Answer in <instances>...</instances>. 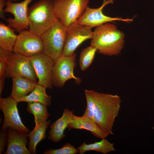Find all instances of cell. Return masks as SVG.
Here are the masks:
<instances>
[{
    "instance_id": "1",
    "label": "cell",
    "mask_w": 154,
    "mask_h": 154,
    "mask_svg": "<svg viewBox=\"0 0 154 154\" xmlns=\"http://www.w3.org/2000/svg\"><path fill=\"white\" fill-rule=\"evenodd\" d=\"M87 90L94 103V121L104 130L113 134L114 124L121 108L120 97L117 95Z\"/></svg>"
},
{
    "instance_id": "2",
    "label": "cell",
    "mask_w": 154,
    "mask_h": 154,
    "mask_svg": "<svg viewBox=\"0 0 154 154\" xmlns=\"http://www.w3.org/2000/svg\"><path fill=\"white\" fill-rule=\"evenodd\" d=\"M124 35L114 25L106 23L96 27L90 45L99 53L111 56L118 54L123 45Z\"/></svg>"
},
{
    "instance_id": "3",
    "label": "cell",
    "mask_w": 154,
    "mask_h": 154,
    "mask_svg": "<svg viewBox=\"0 0 154 154\" xmlns=\"http://www.w3.org/2000/svg\"><path fill=\"white\" fill-rule=\"evenodd\" d=\"M29 29L41 36L58 19L56 15L53 0H40L28 8Z\"/></svg>"
},
{
    "instance_id": "4",
    "label": "cell",
    "mask_w": 154,
    "mask_h": 154,
    "mask_svg": "<svg viewBox=\"0 0 154 154\" xmlns=\"http://www.w3.org/2000/svg\"><path fill=\"white\" fill-rule=\"evenodd\" d=\"M66 28L59 19L41 36L43 52L54 62L61 55L65 43Z\"/></svg>"
},
{
    "instance_id": "5",
    "label": "cell",
    "mask_w": 154,
    "mask_h": 154,
    "mask_svg": "<svg viewBox=\"0 0 154 154\" xmlns=\"http://www.w3.org/2000/svg\"><path fill=\"white\" fill-rule=\"evenodd\" d=\"M58 19L67 28L76 22L88 7L89 0H53Z\"/></svg>"
},
{
    "instance_id": "6",
    "label": "cell",
    "mask_w": 154,
    "mask_h": 154,
    "mask_svg": "<svg viewBox=\"0 0 154 154\" xmlns=\"http://www.w3.org/2000/svg\"><path fill=\"white\" fill-rule=\"evenodd\" d=\"M6 78L21 76L37 83V78L29 57L12 52L7 61L5 73Z\"/></svg>"
},
{
    "instance_id": "7",
    "label": "cell",
    "mask_w": 154,
    "mask_h": 154,
    "mask_svg": "<svg viewBox=\"0 0 154 154\" xmlns=\"http://www.w3.org/2000/svg\"><path fill=\"white\" fill-rule=\"evenodd\" d=\"M76 54L70 56L61 55L54 62L52 74L53 86L62 88L67 80L72 79L77 84L81 82V79L76 76L74 70L76 66Z\"/></svg>"
},
{
    "instance_id": "8",
    "label": "cell",
    "mask_w": 154,
    "mask_h": 154,
    "mask_svg": "<svg viewBox=\"0 0 154 154\" xmlns=\"http://www.w3.org/2000/svg\"><path fill=\"white\" fill-rule=\"evenodd\" d=\"M92 29L76 22L66 28V40L61 55L68 56L75 54V50L82 43L92 38L93 35Z\"/></svg>"
},
{
    "instance_id": "9",
    "label": "cell",
    "mask_w": 154,
    "mask_h": 154,
    "mask_svg": "<svg viewBox=\"0 0 154 154\" xmlns=\"http://www.w3.org/2000/svg\"><path fill=\"white\" fill-rule=\"evenodd\" d=\"M17 103L16 100L10 97L4 98L0 97V108L4 117L1 130L10 128L21 133H28L30 131L22 121L19 113Z\"/></svg>"
},
{
    "instance_id": "10",
    "label": "cell",
    "mask_w": 154,
    "mask_h": 154,
    "mask_svg": "<svg viewBox=\"0 0 154 154\" xmlns=\"http://www.w3.org/2000/svg\"><path fill=\"white\" fill-rule=\"evenodd\" d=\"M43 47L41 36L24 30L19 32L13 52L31 57L43 52Z\"/></svg>"
},
{
    "instance_id": "11",
    "label": "cell",
    "mask_w": 154,
    "mask_h": 154,
    "mask_svg": "<svg viewBox=\"0 0 154 154\" xmlns=\"http://www.w3.org/2000/svg\"><path fill=\"white\" fill-rule=\"evenodd\" d=\"M33 0H24L19 3H14L6 0L4 13H9L14 16L13 18L7 19L8 26L16 29L19 33L29 28L28 6Z\"/></svg>"
},
{
    "instance_id": "12",
    "label": "cell",
    "mask_w": 154,
    "mask_h": 154,
    "mask_svg": "<svg viewBox=\"0 0 154 154\" xmlns=\"http://www.w3.org/2000/svg\"><path fill=\"white\" fill-rule=\"evenodd\" d=\"M113 0H104L101 6L96 8L87 7L85 11L77 21L76 22L82 25L88 26L92 28L108 22L119 21L125 22L132 21V19H123L120 17H112L104 14L103 10L107 4L112 3Z\"/></svg>"
},
{
    "instance_id": "13",
    "label": "cell",
    "mask_w": 154,
    "mask_h": 154,
    "mask_svg": "<svg viewBox=\"0 0 154 154\" xmlns=\"http://www.w3.org/2000/svg\"><path fill=\"white\" fill-rule=\"evenodd\" d=\"M38 81L46 88H53L52 74L54 62L43 52L29 57Z\"/></svg>"
},
{
    "instance_id": "14",
    "label": "cell",
    "mask_w": 154,
    "mask_h": 154,
    "mask_svg": "<svg viewBox=\"0 0 154 154\" xmlns=\"http://www.w3.org/2000/svg\"><path fill=\"white\" fill-rule=\"evenodd\" d=\"M29 138L27 133L15 129L7 130V148L5 154H31L26 147Z\"/></svg>"
},
{
    "instance_id": "15",
    "label": "cell",
    "mask_w": 154,
    "mask_h": 154,
    "mask_svg": "<svg viewBox=\"0 0 154 154\" xmlns=\"http://www.w3.org/2000/svg\"><path fill=\"white\" fill-rule=\"evenodd\" d=\"M67 128L69 130L76 129L89 131L94 136L101 139L106 138L110 134L101 128L94 121L83 116H78L73 114L72 121Z\"/></svg>"
},
{
    "instance_id": "16",
    "label": "cell",
    "mask_w": 154,
    "mask_h": 154,
    "mask_svg": "<svg viewBox=\"0 0 154 154\" xmlns=\"http://www.w3.org/2000/svg\"><path fill=\"white\" fill-rule=\"evenodd\" d=\"M73 112L66 108L64 110L62 117L50 126L48 138L54 143L59 142L66 135L64 131L72 121Z\"/></svg>"
},
{
    "instance_id": "17",
    "label": "cell",
    "mask_w": 154,
    "mask_h": 154,
    "mask_svg": "<svg viewBox=\"0 0 154 154\" xmlns=\"http://www.w3.org/2000/svg\"><path fill=\"white\" fill-rule=\"evenodd\" d=\"M12 78V90L9 97L16 100L31 92L37 84L21 76L16 77Z\"/></svg>"
},
{
    "instance_id": "18",
    "label": "cell",
    "mask_w": 154,
    "mask_h": 154,
    "mask_svg": "<svg viewBox=\"0 0 154 154\" xmlns=\"http://www.w3.org/2000/svg\"><path fill=\"white\" fill-rule=\"evenodd\" d=\"M51 121H46L37 125L28 134L29 142L28 149L31 154L36 153V147L38 143L46 137V132Z\"/></svg>"
},
{
    "instance_id": "19",
    "label": "cell",
    "mask_w": 154,
    "mask_h": 154,
    "mask_svg": "<svg viewBox=\"0 0 154 154\" xmlns=\"http://www.w3.org/2000/svg\"><path fill=\"white\" fill-rule=\"evenodd\" d=\"M45 87L38 84L29 95L16 100L18 103L26 102L28 103L35 102L41 103L46 106L51 104V96L48 95L46 92Z\"/></svg>"
},
{
    "instance_id": "20",
    "label": "cell",
    "mask_w": 154,
    "mask_h": 154,
    "mask_svg": "<svg viewBox=\"0 0 154 154\" xmlns=\"http://www.w3.org/2000/svg\"><path fill=\"white\" fill-rule=\"evenodd\" d=\"M18 35L11 27L2 23H0V47L13 52Z\"/></svg>"
},
{
    "instance_id": "21",
    "label": "cell",
    "mask_w": 154,
    "mask_h": 154,
    "mask_svg": "<svg viewBox=\"0 0 154 154\" xmlns=\"http://www.w3.org/2000/svg\"><path fill=\"white\" fill-rule=\"evenodd\" d=\"M114 145V143H111L105 138L99 141L89 144L84 142L77 149L79 154H83L87 151H92L107 154L115 151Z\"/></svg>"
},
{
    "instance_id": "22",
    "label": "cell",
    "mask_w": 154,
    "mask_h": 154,
    "mask_svg": "<svg viewBox=\"0 0 154 154\" xmlns=\"http://www.w3.org/2000/svg\"><path fill=\"white\" fill-rule=\"evenodd\" d=\"M46 106L37 102L28 103L27 111L33 114L35 118V125H37L47 120L50 116Z\"/></svg>"
},
{
    "instance_id": "23",
    "label": "cell",
    "mask_w": 154,
    "mask_h": 154,
    "mask_svg": "<svg viewBox=\"0 0 154 154\" xmlns=\"http://www.w3.org/2000/svg\"><path fill=\"white\" fill-rule=\"evenodd\" d=\"M97 49L90 45L83 49L80 54L79 64L82 71H84L92 63Z\"/></svg>"
},
{
    "instance_id": "24",
    "label": "cell",
    "mask_w": 154,
    "mask_h": 154,
    "mask_svg": "<svg viewBox=\"0 0 154 154\" xmlns=\"http://www.w3.org/2000/svg\"><path fill=\"white\" fill-rule=\"evenodd\" d=\"M79 151L70 143H66L62 147L58 149H50L45 151L44 154H76Z\"/></svg>"
},
{
    "instance_id": "25",
    "label": "cell",
    "mask_w": 154,
    "mask_h": 154,
    "mask_svg": "<svg viewBox=\"0 0 154 154\" xmlns=\"http://www.w3.org/2000/svg\"><path fill=\"white\" fill-rule=\"evenodd\" d=\"M7 130H1L0 132V154L4 151L7 144Z\"/></svg>"
},
{
    "instance_id": "26",
    "label": "cell",
    "mask_w": 154,
    "mask_h": 154,
    "mask_svg": "<svg viewBox=\"0 0 154 154\" xmlns=\"http://www.w3.org/2000/svg\"><path fill=\"white\" fill-rule=\"evenodd\" d=\"M6 0H0V17L6 21L7 18L4 15L3 9L4 7L6 6Z\"/></svg>"
},
{
    "instance_id": "27",
    "label": "cell",
    "mask_w": 154,
    "mask_h": 154,
    "mask_svg": "<svg viewBox=\"0 0 154 154\" xmlns=\"http://www.w3.org/2000/svg\"><path fill=\"white\" fill-rule=\"evenodd\" d=\"M7 62L0 61V77L5 76V73Z\"/></svg>"
},
{
    "instance_id": "28",
    "label": "cell",
    "mask_w": 154,
    "mask_h": 154,
    "mask_svg": "<svg viewBox=\"0 0 154 154\" xmlns=\"http://www.w3.org/2000/svg\"><path fill=\"white\" fill-rule=\"evenodd\" d=\"M5 78V76L0 77V96L4 89Z\"/></svg>"
},
{
    "instance_id": "29",
    "label": "cell",
    "mask_w": 154,
    "mask_h": 154,
    "mask_svg": "<svg viewBox=\"0 0 154 154\" xmlns=\"http://www.w3.org/2000/svg\"><path fill=\"white\" fill-rule=\"evenodd\" d=\"M8 0L10 1L13 2L15 1H16L17 0Z\"/></svg>"
}]
</instances>
